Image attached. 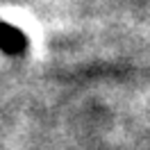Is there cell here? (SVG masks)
I'll list each match as a JSON object with an SVG mask.
<instances>
[{
  "instance_id": "6da1fadb",
  "label": "cell",
  "mask_w": 150,
  "mask_h": 150,
  "mask_svg": "<svg viewBox=\"0 0 150 150\" xmlns=\"http://www.w3.org/2000/svg\"><path fill=\"white\" fill-rule=\"evenodd\" d=\"M0 50L7 55H21L23 50H28V37L14 25L0 23Z\"/></svg>"
}]
</instances>
